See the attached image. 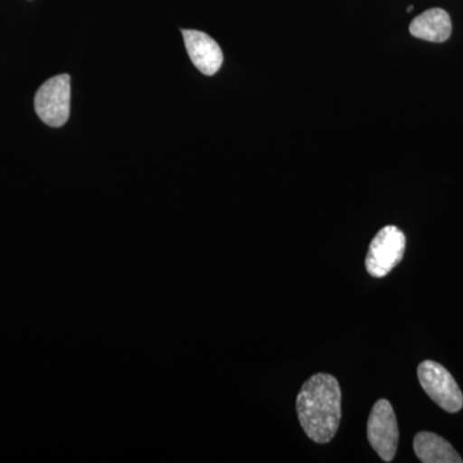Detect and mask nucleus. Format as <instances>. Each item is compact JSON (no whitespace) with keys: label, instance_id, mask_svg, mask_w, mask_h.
I'll list each match as a JSON object with an SVG mask.
<instances>
[{"label":"nucleus","instance_id":"1","mask_svg":"<svg viewBox=\"0 0 463 463\" xmlns=\"http://www.w3.org/2000/svg\"><path fill=\"white\" fill-rule=\"evenodd\" d=\"M297 411L307 438L318 444L330 443L341 421L339 381L327 373L310 377L298 394Z\"/></svg>","mask_w":463,"mask_h":463},{"label":"nucleus","instance_id":"2","mask_svg":"<svg viewBox=\"0 0 463 463\" xmlns=\"http://www.w3.org/2000/svg\"><path fill=\"white\" fill-rule=\"evenodd\" d=\"M71 100L70 75L54 76L39 88L33 99L36 115L48 127L61 128L69 120Z\"/></svg>","mask_w":463,"mask_h":463},{"label":"nucleus","instance_id":"3","mask_svg":"<svg viewBox=\"0 0 463 463\" xmlns=\"http://www.w3.org/2000/svg\"><path fill=\"white\" fill-rule=\"evenodd\" d=\"M417 376L426 394L448 413H457L463 407V394L458 383L443 365L425 361L417 368Z\"/></svg>","mask_w":463,"mask_h":463},{"label":"nucleus","instance_id":"4","mask_svg":"<svg viewBox=\"0 0 463 463\" xmlns=\"http://www.w3.org/2000/svg\"><path fill=\"white\" fill-rule=\"evenodd\" d=\"M404 251L403 232L395 225H386L371 241L365 269L374 279H383L403 260Z\"/></svg>","mask_w":463,"mask_h":463},{"label":"nucleus","instance_id":"5","mask_svg":"<svg viewBox=\"0 0 463 463\" xmlns=\"http://www.w3.org/2000/svg\"><path fill=\"white\" fill-rule=\"evenodd\" d=\"M367 437L380 458L392 462L397 455L399 428L394 408L388 399L374 403L367 423Z\"/></svg>","mask_w":463,"mask_h":463},{"label":"nucleus","instance_id":"6","mask_svg":"<svg viewBox=\"0 0 463 463\" xmlns=\"http://www.w3.org/2000/svg\"><path fill=\"white\" fill-rule=\"evenodd\" d=\"M182 33L192 63L203 75H215L223 65L224 60L223 52L218 43L212 36L197 30H183Z\"/></svg>","mask_w":463,"mask_h":463},{"label":"nucleus","instance_id":"7","mask_svg":"<svg viewBox=\"0 0 463 463\" xmlns=\"http://www.w3.org/2000/svg\"><path fill=\"white\" fill-rule=\"evenodd\" d=\"M414 38L432 43H443L452 33V21L444 9L432 8L414 18L410 25Z\"/></svg>","mask_w":463,"mask_h":463},{"label":"nucleus","instance_id":"8","mask_svg":"<svg viewBox=\"0 0 463 463\" xmlns=\"http://www.w3.org/2000/svg\"><path fill=\"white\" fill-rule=\"evenodd\" d=\"M413 449L423 463H462L461 456L446 439L422 431L414 437Z\"/></svg>","mask_w":463,"mask_h":463},{"label":"nucleus","instance_id":"9","mask_svg":"<svg viewBox=\"0 0 463 463\" xmlns=\"http://www.w3.org/2000/svg\"><path fill=\"white\" fill-rule=\"evenodd\" d=\"M413 11V5H410V7L407 8V12H412Z\"/></svg>","mask_w":463,"mask_h":463}]
</instances>
